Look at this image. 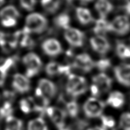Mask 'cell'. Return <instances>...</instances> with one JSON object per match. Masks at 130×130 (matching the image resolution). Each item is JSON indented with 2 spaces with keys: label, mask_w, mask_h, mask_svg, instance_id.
Here are the masks:
<instances>
[{
  "label": "cell",
  "mask_w": 130,
  "mask_h": 130,
  "mask_svg": "<svg viewBox=\"0 0 130 130\" xmlns=\"http://www.w3.org/2000/svg\"><path fill=\"white\" fill-rule=\"evenodd\" d=\"M72 67L84 72H89L95 67V62L87 53H81L73 60Z\"/></svg>",
  "instance_id": "obj_6"
},
{
  "label": "cell",
  "mask_w": 130,
  "mask_h": 130,
  "mask_svg": "<svg viewBox=\"0 0 130 130\" xmlns=\"http://www.w3.org/2000/svg\"><path fill=\"white\" fill-rule=\"evenodd\" d=\"M116 54L121 59L130 58V47L123 43H118L116 47Z\"/></svg>",
  "instance_id": "obj_26"
},
{
  "label": "cell",
  "mask_w": 130,
  "mask_h": 130,
  "mask_svg": "<svg viewBox=\"0 0 130 130\" xmlns=\"http://www.w3.org/2000/svg\"><path fill=\"white\" fill-rule=\"evenodd\" d=\"M86 130H105V129L102 128V127H94V128H88Z\"/></svg>",
  "instance_id": "obj_38"
},
{
  "label": "cell",
  "mask_w": 130,
  "mask_h": 130,
  "mask_svg": "<svg viewBox=\"0 0 130 130\" xmlns=\"http://www.w3.org/2000/svg\"><path fill=\"white\" fill-rule=\"evenodd\" d=\"M64 38L73 47H81L85 43V36L84 33L75 28L69 27L66 29L64 32Z\"/></svg>",
  "instance_id": "obj_7"
},
{
  "label": "cell",
  "mask_w": 130,
  "mask_h": 130,
  "mask_svg": "<svg viewBox=\"0 0 130 130\" xmlns=\"http://www.w3.org/2000/svg\"><path fill=\"white\" fill-rule=\"evenodd\" d=\"M47 115L58 129L65 127L67 112L56 107H49L46 110Z\"/></svg>",
  "instance_id": "obj_8"
},
{
  "label": "cell",
  "mask_w": 130,
  "mask_h": 130,
  "mask_svg": "<svg viewBox=\"0 0 130 130\" xmlns=\"http://www.w3.org/2000/svg\"><path fill=\"white\" fill-rule=\"evenodd\" d=\"M88 123L87 121L82 119H79L76 121L74 123V128L75 130H84L85 128L88 126Z\"/></svg>",
  "instance_id": "obj_35"
},
{
  "label": "cell",
  "mask_w": 130,
  "mask_h": 130,
  "mask_svg": "<svg viewBox=\"0 0 130 130\" xmlns=\"http://www.w3.org/2000/svg\"><path fill=\"white\" fill-rule=\"evenodd\" d=\"M114 75L117 81L126 86H130V64L121 63L114 68Z\"/></svg>",
  "instance_id": "obj_11"
},
{
  "label": "cell",
  "mask_w": 130,
  "mask_h": 130,
  "mask_svg": "<svg viewBox=\"0 0 130 130\" xmlns=\"http://www.w3.org/2000/svg\"><path fill=\"white\" fill-rule=\"evenodd\" d=\"M41 47L44 53L50 57H56L62 52L60 43L53 38L46 39L42 44Z\"/></svg>",
  "instance_id": "obj_12"
},
{
  "label": "cell",
  "mask_w": 130,
  "mask_h": 130,
  "mask_svg": "<svg viewBox=\"0 0 130 130\" xmlns=\"http://www.w3.org/2000/svg\"><path fill=\"white\" fill-rule=\"evenodd\" d=\"M112 85V79L103 72L96 75L92 78V85L99 90L100 95L108 92L111 88Z\"/></svg>",
  "instance_id": "obj_9"
},
{
  "label": "cell",
  "mask_w": 130,
  "mask_h": 130,
  "mask_svg": "<svg viewBox=\"0 0 130 130\" xmlns=\"http://www.w3.org/2000/svg\"><path fill=\"white\" fill-rule=\"evenodd\" d=\"M88 90V84L85 77L76 74H69L66 84V91L73 98L83 95Z\"/></svg>",
  "instance_id": "obj_2"
},
{
  "label": "cell",
  "mask_w": 130,
  "mask_h": 130,
  "mask_svg": "<svg viewBox=\"0 0 130 130\" xmlns=\"http://www.w3.org/2000/svg\"><path fill=\"white\" fill-rule=\"evenodd\" d=\"M125 102L124 96L121 92L118 91H113L109 94L107 100V104L115 109H120Z\"/></svg>",
  "instance_id": "obj_17"
},
{
  "label": "cell",
  "mask_w": 130,
  "mask_h": 130,
  "mask_svg": "<svg viewBox=\"0 0 130 130\" xmlns=\"http://www.w3.org/2000/svg\"><path fill=\"white\" fill-rule=\"evenodd\" d=\"M5 36V34H4V33H3L2 32L0 31V41L4 39Z\"/></svg>",
  "instance_id": "obj_40"
},
{
  "label": "cell",
  "mask_w": 130,
  "mask_h": 130,
  "mask_svg": "<svg viewBox=\"0 0 130 130\" xmlns=\"http://www.w3.org/2000/svg\"><path fill=\"white\" fill-rule=\"evenodd\" d=\"M23 63L25 66V76L30 78L38 74L42 68V62L38 55L34 53H29L23 57Z\"/></svg>",
  "instance_id": "obj_3"
},
{
  "label": "cell",
  "mask_w": 130,
  "mask_h": 130,
  "mask_svg": "<svg viewBox=\"0 0 130 130\" xmlns=\"http://www.w3.org/2000/svg\"><path fill=\"white\" fill-rule=\"evenodd\" d=\"M19 105L20 110L25 114H29L32 111H34V105L32 97L22 99Z\"/></svg>",
  "instance_id": "obj_27"
},
{
  "label": "cell",
  "mask_w": 130,
  "mask_h": 130,
  "mask_svg": "<svg viewBox=\"0 0 130 130\" xmlns=\"http://www.w3.org/2000/svg\"><path fill=\"white\" fill-rule=\"evenodd\" d=\"M27 130H48V128L44 119L38 118L29 122Z\"/></svg>",
  "instance_id": "obj_25"
},
{
  "label": "cell",
  "mask_w": 130,
  "mask_h": 130,
  "mask_svg": "<svg viewBox=\"0 0 130 130\" xmlns=\"http://www.w3.org/2000/svg\"><path fill=\"white\" fill-rule=\"evenodd\" d=\"M5 0H0V6L3 5L4 3H5Z\"/></svg>",
  "instance_id": "obj_42"
},
{
  "label": "cell",
  "mask_w": 130,
  "mask_h": 130,
  "mask_svg": "<svg viewBox=\"0 0 130 130\" xmlns=\"http://www.w3.org/2000/svg\"><path fill=\"white\" fill-rule=\"evenodd\" d=\"M32 99L34 103V111L41 114L46 112L47 109L49 107L48 105L50 104V99L46 97L38 88L36 90L34 96L32 97Z\"/></svg>",
  "instance_id": "obj_14"
},
{
  "label": "cell",
  "mask_w": 130,
  "mask_h": 130,
  "mask_svg": "<svg viewBox=\"0 0 130 130\" xmlns=\"http://www.w3.org/2000/svg\"><path fill=\"white\" fill-rule=\"evenodd\" d=\"M22 7L27 11H32L37 4V0H20Z\"/></svg>",
  "instance_id": "obj_33"
},
{
  "label": "cell",
  "mask_w": 130,
  "mask_h": 130,
  "mask_svg": "<svg viewBox=\"0 0 130 130\" xmlns=\"http://www.w3.org/2000/svg\"><path fill=\"white\" fill-rule=\"evenodd\" d=\"M12 86L19 93H25L30 90V81L26 76L19 73L15 74L13 77Z\"/></svg>",
  "instance_id": "obj_13"
},
{
  "label": "cell",
  "mask_w": 130,
  "mask_h": 130,
  "mask_svg": "<svg viewBox=\"0 0 130 130\" xmlns=\"http://www.w3.org/2000/svg\"><path fill=\"white\" fill-rule=\"evenodd\" d=\"M66 112L71 118H76L79 113V105L76 101L71 100L66 104Z\"/></svg>",
  "instance_id": "obj_28"
},
{
  "label": "cell",
  "mask_w": 130,
  "mask_h": 130,
  "mask_svg": "<svg viewBox=\"0 0 130 130\" xmlns=\"http://www.w3.org/2000/svg\"><path fill=\"white\" fill-rule=\"evenodd\" d=\"M111 66V62L107 58H102L95 62V67L100 71H105Z\"/></svg>",
  "instance_id": "obj_32"
},
{
  "label": "cell",
  "mask_w": 130,
  "mask_h": 130,
  "mask_svg": "<svg viewBox=\"0 0 130 130\" xmlns=\"http://www.w3.org/2000/svg\"><path fill=\"white\" fill-rule=\"evenodd\" d=\"M119 126L123 130H130V113L124 112L121 115Z\"/></svg>",
  "instance_id": "obj_31"
},
{
  "label": "cell",
  "mask_w": 130,
  "mask_h": 130,
  "mask_svg": "<svg viewBox=\"0 0 130 130\" xmlns=\"http://www.w3.org/2000/svg\"><path fill=\"white\" fill-rule=\"evenodd\" d=\"M38 88L50 100L55 97L57 93V87L55 84L46 79H41L38 81Z\"/></svg>",
  "instance_id": "obj_15"
},
{
  "label": "cell",
  "mask_w": 130,
  "mask_h": 130,
  "mask_svg": "<svg viewBox=\"0 0 130 130\" xmlns=\"http://www.w3.org/2000/svg\"><path fill=\"white\" fill-rule=\"evenodd\" d=\"M76 13L79 22L81 24L88 25L93 22V17L88 9L82 7L77 8Z\"/></svg>",
  "instance_id": "obj_19"
},
{
  "label": "cell",
  "mask_w": 130,
  "mask_h": 130,
  "mask_svg": "<svg viewBox=\"0 0 130 130\" xmlns=\"http://www.w3.org/2000/svg\"><path fill=\"white\" fill-rule=\"evenodd\" d=\"M43 8L50 13H55L60 6V0H41Z\"/></svg>",
  "instance_id": "obj_24"
},
{
  "label": "cell",
  "mask_w": 130,
  "mask_h": 130,
  "mask_svg": "<svg viewBox=\"0 0 130 130\" xmlns=\"http://www.w3.org/2000/svg\"><path fill=\"white\" fill-rule=\"evenodd\" d=\"M3 95L6 102H9L11 104V102H12L14 100V99H15V94H14L13 93L11 92V91H5Z\"/></svg>",
  "instance_id": "obj_36"
},
{
  "label": "cell",
  "mask_w": 130,
  "mask_h": 130,
  "mask_svg": "<svg viewBox=\"0 0 130 130\" xmlns=\"http://www.w3.org/2000/svg\"><path fill=\"white\" fill-rule=\"evenodd\" d=\"M1 24L6 27H11L15 26L17 22L16 19H1Z\"/></svg>",
  "instance_id": "obj_34"
},
{
  "label": "cell",
  "mask_w": 130,
  "mask_h": 130,
  "mask_svg": "<svg viewBox=\"0 0 130 130\" xmlns=\"http://www.w3.org/2000/svg\"><path fill=\"white\" fill-rule=\"evenodd\" d=\"M48 20L45 17L38 13L29 14L25 19V24L23 30L27 34H41L48 27Z\"/></svg>",
  "instance_id": "obj_1"
},
{
  "label": "cell",
  "mask_w": 130,
  "mask_h": 130,
  "mask_svg": "<svg viewBox=\"0 0 130 130\" xmlns=\"http://www.w3.org/2000/svg\"><path fill=\"white\" fill-rule=\"evenodd\" d=\"M93 31L96 36H104L107 33L111 31L110 22H109L105 19L100 18L95 22Z\"/></svg>",
  "instance_id": "obj_18"
},
{
  "label": "cell",
  "mask_w": 130,
  "mask_h": 130,
  "mask_svg": "<svg viewBox=\"0 0 130 130\" xmlns=\"http://www.w3.org/2000/svg\"><path fill=\"white\" fill-rule=\"evenodd\" d=\"M5 130H23V122L15 117H8L6 119Z\"/></svg>",
  "instance_id": "obj_23"
},
{
  "label": "cell",
  "mask_w": 130,
  "mask_h": 130,
  "mask_svg": "<svg viewBox=\"0 0 130 130\" xmlns=\"http://www.w3.org/2000/svg\"><path fill=\"white\" fill-rule=\"evenodd\" d=\"M101 121L102 128L105 130H114L115 127V121L114 118L107 116H102Z\"/></svg>",
  "instance_id": "obj_29"
},
{
  "label": "cell",
  "mask_w": 130,
  "mask_h": 130,
  "mask_svg": "<svg viewBox=\"0 0 130 130\" xmlns=\"http://www.w3.org/2000/svg\"><path fill=\"white\" fill-rule=\"evenodd\" d=\"M13 63V59L12 58H10L6 59L2 64L0 65V86H2L5 83L8 72Z\"/></svg>",
  "instance_id": "obj_21"
},
{
  "label": "cell",
  "mask_w": 130,
  "mask_h": 130,
  "mask_svg": "<svg viewBox=\"0 0 130 130\" xmlns=\"http://www.w3.org/2000/svg\"><path fill=\"white\" fill-rule=\"evenodd\" d=\"M66 1H67V2H69V3H71V2H72L73 0H66Z\"/></svg>",
  "instance_id": "obj_43"
},
{
  "label": "cell",
  "mask_w": 130,
  "mask_h": 130,
  "mask_svg": "<svg viewBox=\"0 0 130 130\" xmlns=\"http://www.w3.org/2000/svg\"><path fill=\"white\" fill-rule=\"evenodd\" d=\"M90 44L93 50L100 55L107 54L110 50V44L105 36H96L90 39Z\"/></svg>",
  "instance_id": "obj_10"
},
{
  "label": "cell",
  "mask_w": 130,
  "mask_h": 130,
  "mask_svg": "<svg viewBox=\"0 0 130 130\" xmlns=\"http://www.w3.org/2000/svg\"><path fill=\"white\" fill-rule=\"evenodd\" d=\"M95 7L100 17L103 19H105L114 9V6L110 0H97Z\"/></svg>",
  "instance_id": "obj_16"
},
{
  "label": "cell",
  "mask_w": 130,
  "mask_h": 130,
  "mask_svg": "<svg viewBox=\"0 0 130 130\" xmlns=\"http://www.w3.org/2000/svg\"><path fill=\"white\" fill-rule=\"evenodd\" d=\"M20 12L14 6L8 5L0 11V19H16L20 17Z\"/></svg>",
  "instance_id": "obj_20"
},
{
  "label": "cell",
  "mask_w": 130,
  "mask_h": 130,
  "mask_svg": "<svg viewBox=\"0 0 130 130\" xmlns=\"http://www.w3.org/2000/svg\"><path fill=\"white\" fill-rule=\"evenodd\" d=\"M58 130H72L71 128H68V127H63V128H60V129H58Z\"/></svg>",
  "instance_id": "obj_41"
},
{
  "label": "cell",
  "mask_w": 130,
  "mask_h": 130,
  "mask_svg": "<svg viewBox=\"0 0 130 130\" xmlns=\"http://www.w3.org/2000/svg\"><path fill=\"white\" fill-rule=\"evenodd\" d=\"M124 10H125L126 12L130 15V1H128L126 5L124 6Z\"/></svg>",
  "instance_id": "obj_37"
},
{
  "label": "cell",
  "mask_w": 130,
  "mask_h": 130,
  "mask_svg": "<svg viewBox=\"0 0 130 130\" xmlns=\"http://www.w3.org/2000/svg\"><path fill=\"white\" fill-rule=\"evenodd\" d=\"M70 22H71L70 17L66 13L59 14L54 19V23L56 26L65 30L70 27Z\"/></svg>",
  "instance_id": "obj_22"
},
{
  "label": "cell",
  "mask_w": 130,
  "mask_h": 130,
  "mask_svg": "<svg viewBox=\"0 0 130 130\" xmlns=\"http://www.w3.org/2000/svg\"><path fill=\"white\" fill-rule=\"evenodd\" d=\"M13 112L12 104L11 103L5 102L2 107L0 108V117L3 118H8L11 116Z\"/></svg>",
  "instance_id": "obj_30"
},
{
  "label": "cell",
  "mask_w": 130,
  "mask_h": 130,
  "mask_svg": "<svg viewBox=\"0 0 130 130\" xmlns=\"http://www.w3.org/2000/svg\"><path fill=\"white\" fill-rule=\"evenodd\" d=\"M111 31L118 35L124 36L130 30V20L126 15H118L110 22Z\"/></svg>",
  "instance_id": "obj_5"
},
{
  "label": "cell",
  "mask_w": 130,
  "mask_h": 130,
  "mask_svg": "<svg viewBox=\"0 0 130 130\" xmlns=\"http://www.w3.org/2000/svg\"><path fill=\"white\" fill-rule=\"evenodd\" d=\"M105 107V104L104 102L93 96L85 102L83 110L87 118H97L102 116Z\"/></svg>",
  "instance_id": "obj_4"
},
{
  "label": "cell",
  "mask_w": 130,
  "mask_h": 130,
  "mask_svg": "<svg viewBox=\"0 0 130 130\" xmlns=\"http://www.w3.org/2000/svg\"><path fill=\"white\" fill-rule=\"evenodd\" d=\"M81 3H83V4H86V3H88L91 2L93 0H79Z\"/></svg>",
  "instance_id": "obj_39"
}]
</instances>
